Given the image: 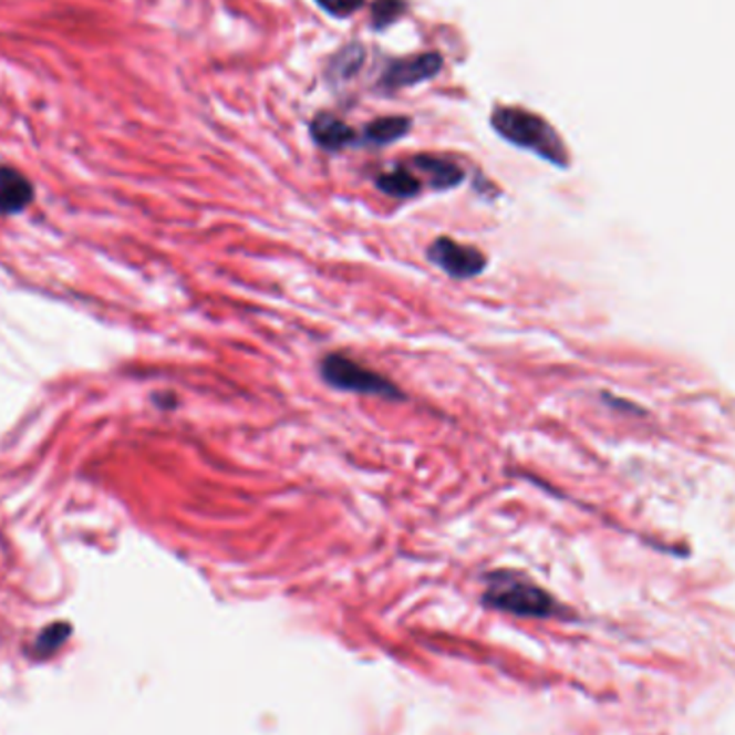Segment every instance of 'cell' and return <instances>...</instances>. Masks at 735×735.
Instances as JSON below:
<instances>
[{"label": "cell", "instance_id": "6da1fadb", "mask_svg": "<svg viewBox=\"0 0 735 735\" xmlns=\"http://www.w3.org/2000/svg\"><path fill=\"white\" fill-rule=\"evenodd\" d=\"M490 123H493V130L510 145L531 151L555 166H561V168L568 166L570 157H568L566 145L561 143L559 134L542 116L508 106V108H497L493 112Z\"/></svg>", "mask_w": 735, "mask_h": 735}, {"label": "cell", "instance_id": "7a4b0ae2", "mask_svg": "<svg viewBox=\"0 0 735 735\" xmlns=\"http://www.w3.org/2000/svg\"><path fill=\"white\" fill-rule=\"evenodd\" d=\"M484 604L518 618H551L557 613V602L549 591L510 570L488 574Z\"/></svg>", "mask_w": 735, "mask_h": 735}, {"label": "cell", "instance_id": "3957f363", "mask_svg": "<svg viewBox=\"0 0 735 735\" xmlns=\"http://www.w3.org/2000/svg\"><path fill=\"white\" fill-rule=\"evenodd\" d=\"M321 379L338 392L364 394V396H381L392 401H403L405 394L396 387L394 381L379 374L372 368L362 366L353 358L344 353H330L319 364Z\"/></svg>", "mask_w": 735, "mask_h": 735}, {"label": "cell", "instance_id": "277c9868", "mask_svg": "<svg viewBox=\"0 0 735 735\" xmlns=\"http://www.w3.org/2000/svg\"><path fill=\"white\" fill-rule=\"evenodd\" d=\"M428 260L439 267L443 273H447L454 280H472L478 278L479 273L486 271L488 258L478 250L476 246L460 244L452 237H437L428 250Z\"/></svg>", "mask_w": 735, "mask_h": 735}, {"label": "cell", "instance_id": "5b68a950", "mask_svg": "<svg viewBox=\"0 0 735 735\" xmlns=\"http://www.w3.org/2000/svg\"><path fill=\"white\" fill-rule=\"evenodd\" d=\"M442 54L426 52V54L408 56V59H403V61H394L385 70V74H383L379 84L385 91H398V89L415 86L420 82H426V80L435 77V75L442 72Z\"/></svg>", "mask_w": 735, "mask_h": 735}, {"label": "cell", "instance_id": "8992f818", "mask_svg": "<svg viewBox=\"0 0 735 735\" xmlns=\"http://www.w3.org/2000/svg\"><path fill=\"white\" fill-rule=\"evenodd\" d=\"M35 198L33 184L15 168L0 166V216L24 211Z\"/></svg>", "mask_w": 735, "mask_h": 735}, {"label": "cell", "instance_id": "52a82bcc", "mask_svg": "<svg viewBox=\"0 0 735 735\" xmlns=\"http://www.w3.org/2000/svg\"><path fill=\"white\" fill-rule=\"evenodd\" d=\"M310 134L319 147L330 153L351 147L358 141L355 130L333 114H317L310 123Z\"/></svg>", "mask_w": 735, "mask_h": 735}, {"label": "cell", "instance_id": "ba28073f", "mask_svg": "<svg viewBox=\"0 0 735 735\" xmlns=\"http://www.w3.org/2000/svg\"><path fill=\"white\" fill-rule=\"evenodd\" d=\"M413 166L428 179L433 189H452L465 182V170L445 157L417 155L413 159Z\"/></svg>", "mask_w": 735, "mask_h": 735}, {"label": "cell", "instance_id": "9c48e42d", "mask_svg": "<svg viewBox=\"0 0 735 735\" xmlns=\"http://www.w3.org/2000/svg\"><path fill=\"white\" fill-rule=\"evenodd\" d=\"M408 130H411L408 116H381L368 125L364 141L368 145L383 147V145H392V143L405 138Z\"/></svg>", "mask_w": 735, "mask_h": 735}, {"label": "cell", "instance_id": "30bf717a", "mask_svg": "<svg viewBox=\"0 0 735 735\" xmlns=\"http://www.w3.org/2000/svg\"><path fill=\"white\" fill-rule=\"evenodd\" d=\"M376 187L392 198H413L420 194L422 182L408 168H394L376 177Z\"/></svg>", "mask_w": 735, "mask_h": 735}, {"label": "cell", "instance_id": "8fae6325", "mask_svg": "<svg viewBox=\"0 0 735 735\" xmlns=\"http://www.w3.org/2000/svg\"><path fill=\"white\" fill-rule=\"evenodd\" d=\"M366 61V52L360 43L346 45L342 52H338L330 63V77L333 82H346L349 77L358 74Z\"/></svg>", "mask_w": 735, "mask_h": 735}, {"label": "cell", "instance_id": "7c38bea8", "mask_svg": "<svg viewBox=\"0 0 735 735\" xmlns=\"http://www.w3.org/2000/svg\"><path fill=\"white\" fill-rule=\"evenodd\" d=\"M405 0H374L370 11H372V27L374 29H387L390 24H394L396 20H401V15L405 13Z\"/></svg>", "mask_w": 735, "mask_h": 735}, {"label": "cell", "instance_id": "4fadbf2b", "mask_svg": "<svg viewBox=\"0 0 735 735\" xmlns=\"http://www.w3.org/2000/svg\"><path fill=\"white\" fill-rule=\"evenodd\" d=\"M70 632H72V628L68 624L48 625L39 634L38 643H35L38 654H52V652H56L70 639Z\"/></svg>", "mask_w": 735, "mask_h": 735}, {"label": "cell", "instance_id": "5bb4252c", "mask_svg": "<svg viewBox=\"0 0 735 735\" xmlns=\"http://www.w3.org/2000/svg\"><path fill=\"white\" fill-rule=\"evenodd\" d=\"M314 2L333 18H349L366 4V0H314Z\"/></svg>", "mask_w": 735, "mask_h": 735}]
</instances>
